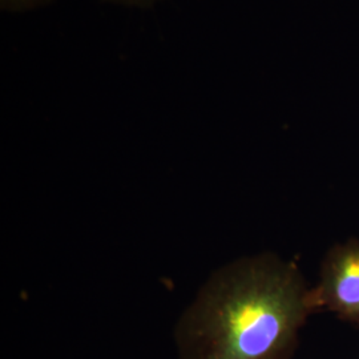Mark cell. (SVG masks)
I'll return each mask as SVG.
<instances>
[{
	"label": "cell",
	"instance_id": "obj_1",
	"mask_svg": "<svg viewBox=\"0 0 359 359\" xmlns=\"http://www.w3.org/2000/svg\"><path fill=\"white\" fill-rule=\"evenodd\" d=\"M293 262L246 257L217 270L175 330L180 359H292L310 314Z\"/></svg>",
	"mask_w": 359,
	"mask_h": 359
},
{
	"label": "cell",
	"instance_id": "obj_2",
	"mask_svg": "<svg viewBox=\"0 0 359 359\" xmlns=\"http://www.w3.org/2000/svg\"><path fill=\"white\" fill-rule=\"evenodd\" d=\"M309 304L313 313L330 311L359 329V240L334 245L326 253Z\"/></svg>",
	"mask_w": 359,
	"mask_h": 359
},
{
	"label": "cell",
	"instance_id": "obj_3",
	"mask_svg": "<svg viewBox=\"0 0 359 359\" xmlns=\"http://www.w3.org/2000/svg\"><path fill=\"white\" fill-rule=\"evenodd\" d=\"M55 0H0V10L3 13H29L50 6Z\"/></svg>",
	"mask_w": 359,
	"mask_h": 359
},
{
	"label": "cell",
	"instance_id": "obj_4",
	"mask_svg": "<svg viewBox=\"0 0 359 359\" xmlns=\"http://www.w3.org/2000/svg\"><path fill=\"white\" fill-rule=\"evenodd\" d=\"M104 3L116 4V6H124V7H133L140 10H149L154 8L156 4H158L163 0H102Z\"/></svg>",
	"mask_w": 359,
	"mask_h": 359
}]
</instances>
